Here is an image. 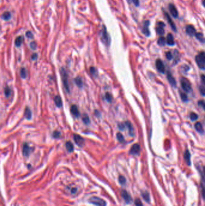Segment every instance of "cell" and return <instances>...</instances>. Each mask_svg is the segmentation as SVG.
<instances>
[{"mask_svg":"<svg viewBox=\"0 0 205 206\" xmlns=\"http://www.w3.org/2000/svg\"><path fill=\"white\" fill-rule=\"evenodd\" d=\"M100 36H101V39L102 42L106 46H110V38L109 36V34L107 31L106 27L103 25V28H102V30L101 31L100 33Z\"/></svg>","mask_w":205,"mask_h":206,"instance_id":"6da1fadb","label":"cell"},{"mask_svg":"<svg viewBox=\"0 0 205 206\" xmlns=\"http://www.w3.org/2000/svg\"><path fill=\"white\" fill-rule=\"evenodd\" d=\"M196 62L201 69L205 68V56L204 52H201L196 57Z\"/></svg>","mask_w":205,"mask_h":206,"instance_id":"7a4b0ae2","label":"cell"},{"mask_svg":"<svg viewBox=\"0 0 205 206\" xmlns=\"http://www.w3.org/2000/svg\"><path fill=\"white\" fill-rule=\"evenodd\" d=\"M89 202L96 206H106L107 205L105 201L98 196H92L89 199Z\"/></svg>","mask_w":205,"mask_h":206,"instance_id":"3957f363","label":"cell"},{"mask_svg":"<svg viewBox=\"0 0 205 206\" xmlns=\"http://www.w3.org/2000/svg\"><path fill=\"white\" fill-rule=\"evenodd\" d=\"M180 83L182 89L186 92H190L192 90V87L191 83L187 78L182 77L180 80Z\"/></svg>","mask_w":205,"mask_h":206,"instance_id":"277c9868","label":"cell"},{"mask_svg":"<svg viewBox=\"0 0 205 206\" xmlns=\"http://www.w3.org/2000/svg\"><path fill=\"white\" fill-rule=\"evenodd\" d=\"M61 78H62L63 83L64 87L65 89L67 92H69V85L68 82V75H67V72L64 69H62L61 70Z\"/></svg>","mask_w":205,"mask_h":206,"instance_id":"5b68a950","label":"cell"},{"mask_svg":"<svg viewBox=\"0 0 205 206\" xmlns=\"http://www.w3.org/2000/svg\"><path fill=\"white\" fill-rule=\"evenodd\" d=\"M74 139L75 143L79 147H83L84 145V139L81 136L76 134H74Z\"/></svg>","mask_w":205,"mask_h":206,"instance_id":"8992f818","label":"cell"},{"mask_svg":"<svg viewBox=\"0 0 205 206\" xmlns=\"http://www.w3.org/2000/svg\"><path fill=\"white\" fill-rule=\"evenodd\" d=\"M158 26L156 27V32L159 35H163L164 34V27L165 24L163 22H158L157 24Z\"/></svg>","mask_w":205,"mask_h":206,"instance_id":"52a82bcc","label":"cell"},{"mask_svg":"<svg viewBox=\"0 0 205 206\" xmlns=\"http://www.w3.org/2000/svg\"><path fill=\"white\" fill-rule=\"evenodd\" d=\"M140 152V147L138 144H134L130 149V154L132 155H138Z\"/></svg>","mask_w":205,"mask_h":206,"instance_id":"ba28073f","label":"cell"},{"mask_svg":"<svg viewBox=\"0 0 205 206\" xmlns=\"http://www.w3.org/2000/svg\"><path fill=\"white\" fill-rule=\"evenodd\" d=\"M121 197L123 198L125 202L127 203H130L132 201V198L129 193L126 190H122L121 192Z\"/></svg>","mask_w":205,"mask_h":206,"instance_id":"9c48e42d","label":"cell"},{"mask_svg":"<svg viewBox=\"0 0 205 206\" xmlns=\"http://www.w3.org/2000/svg\"><path fill=\"white\" fill-rule=\"evenodd\" d=\"M156 67L157 68L158 71L161 73L165 72V66L164 65L163 62L160 59L156 60Z\"/></svg>","mask_w":205,"mask_h":206,"instance_id":"30bf717a","label":"cell"},{"mask_svg":"<svg viewBox=\"0 0 205 206\" xmlns=\"http://www.w3.org/2000/svg\"><path fill=\"white\" fill-rule=\"evenodd\" d=\"M150 25L149 21H145L144 22L143 24V33L145 34L146 36H149L150 33L149 29V26Z\"/></svg>","mask_w":205,"mask_h":206,"instance_id":"8fae6325","label":"cell"},{"mask_svg":"<svg viewBox=\"0 0 205 206\" xmlns=\"http://www.w3.org/2000/svg\"><path fill=\"white\" fill-rule=\"evenodd\" d=\"M186 32L190 36H194L196 33V30L193 25H188L186 27Z\"/></svg>","mask_w":205,"mask_h":206,"instance_id":"7c38bea8","label":"cell"},{"mask_svg":"<svg viewBox=\"0 0 205 206\" xmlns=\"http://www.w3.org/2000/svg\"><path fill=\"white\" fill-rule=\"evenodd\" d=\"M168 7L169 10L170 11V13L171 14L173 17H174L175 18H177L178 17V11L176 7H175L173 4H170L169 5Z\"/></svg>","mask_w":205,"mask_h":206,"instance_id":"4fadbf2b","label":"cell"},{"mask_svg":"<svg viewBox=\"0 0 205 206\" xmlns=\"http://www.w3.org/2000/svg\"><path fill=\"white\" fill-rule=\"evenodd\" d=\"M164 14H165V16H166V17L167 18V20L169 24H170V25L171 26V29L173 30V31H177V29H176V25H175V23H174V22L173 21V20H171V18H170V15H168V14L167 13L165 12L164 11Z\"/></svg>","mask_w":205,"mask_h":206,"instance_id":"5bb4252c","label":"cell"},{"mask_svg":"<svg viewBox=\"0 0 205 206\" xmlns=\"http://www.w3.org/2000/svg\"><path fill=\"white\" fill-rule=\"evenodd\" d=\"M70 112H71L72 114L74 115L75 117L78 118L79 117V115H80V113H79V110H78L77 106H75V105H73V106H71L70 107Z\"/></svg>","mask_w":205,"mask_h":206,"instance_id":"9a60e30c","label":"cell"},{"mask_svg":"<svg viewBox=\"0 0 205 206\" xmlns=\"http://www.w3.org/2000/svg\"><path fill=\"white\" fill-rule=\"evenodd\" d=\"M167 78L168 80L169 83H170L171 86L174 88L176 86V81L175 80V79L174 78V77H173V75H171V74L170 72H168L167 74Z\"/></svg>","mask_w":205,"mask_h":206,"instance_id":"2e32d148","label":"cell"},{"mask_svg":"<svg viewBox=\"0 0 205 206\" xmlns=\"http://www.w3.org/2000/svg\"><path fill=\"white\" fill-rule=\"evenodd\" d=\"M125 125H126V127L128 128L129 134H130L131 136H134V128H133V126L131 123H130L129 121H126V122H125Z\"/></svg>","mask_w":205,"mask_h":206,"instance_id":"e0dca14e","label":"cell"},{"mask_svg":"<svg viewBox=\"0 0 205 206\" xmlns=\"http://www.w3.org/2000/svg\"><path fill=\"white\" fill-rule=\"evenodd\" d=\"M166 42L167 45L170 46H173L175 45V40H174L173 36L172 35V34H171V33L168 34L167 36Z\"/></svg>","mask_w":205,"mask_h":206,"instance_id":"ac0fdd59","label":"cell"},{"mask_svg":"<svg viewBox=\"0 0 205 206\" xmlns=\"http://www.w3.org/2000/svg\"><path fill=\"white\" fill-rule=\"evenodd\" d=\"M184 159H185L186 164L188 166H190L191 164V154L188 149L186 150L185 153H184Z\"/></svg>","mask_w":205,"mask_h":206,"instance_id":"d6986e66","label":"cell"},{"mask_svg":"<svg viewBox=\"0 0 205 206\" xmlns=\"http://www.w3.org/2000/svg\"><path fill=\"white\" fill-rule=\"evenodd\" d=\"M194 127H195L196 130H197L198 133H201V134L203 133V132H204V130H203V125H202V124H201L200 122H196V123L195 124V125H194Z\"/></svg>","mask_w":205,"mask_h":206,"instance_id":"ffe728a7","label":"cell"},{"mask_svg":"<svg viewBox=\"0 0 205 206\" xmlns=\"http://www.w3.org/2000/svg\"><path fill=\"white\" fill-rule=\"evenodd\" d=\"M23 154L26 157H28L29 154V147L27 144H24L23 146Z\"/></svg>","mask_w":205,"mask_h":206,"instance_id":"44dd1931","label":"cell"},{"mask_svg":"<svg viewBox=\"0 0 205 206\" xmlns=\"http://www.w3.org/2000/svg\"><path fill=\"white\" fill-rule=\"evenodd\" d=\"M54 102L56 103V105L58 107H61L62 106V101H61V98L59 96H56L54 98Z\"/></svg>","mask_w":205,"mask_h":206,"instance_id":"7402d4cb","label":"cell"},{"mask_svg":"<svg viewBox=\"0 0 205 206\" xmlns=\"http://www.w3.org/2000/svg\"><path fill=\"white\" fill-rule=\"evenodd\" d=\"M66 149H67V151H68L69 152H70V153H71V152H72L73 151H74V145H73V144L71 142H70V141L67 142L66 144Z\"/></svg>","mask_w":205,"mask_h":206,"instance_id":"603a6c76","label":"cell"},{"mask_svg":"<svg viewBox=\"0 0 205 206\" xmlns=\"http://www.w3.org/2000/svg\"><path fill=\"white\" fill-rule=\"evenodd\" d=\"M141 196H143V199L147 202V203H149L150 201V198L149 194L147 192H142Z\"/></svg>","mask_w":205,"mask_h":206,"instance_id":"cb8c5ba5","label":"cell"},{"mask_svg":"<svg viewBox=\"0 0 205 206\" xmlns=\"http://www.w3.org/2000/svg\"><path fill=\"white\" fill-rule=\"evenodd\" d=\"M75 82L79 88H82V87H83V80H82L81 78L79 77H76V78L75 79Z\"/></svg>","mask_w":205,"mask_h":206,"instance_id":"d4e9b609","label":"cell"},{"mask_svg":"<svg viewBox=\"0 0 205 206\" xmlns=\"http://www.w3.org/2000/svg\"><path fill=\"white\" fill-rule=\"evenodd\" d=\"M195 36L196 37L197 39H198L199 41H200L202 43H204L205 42V39L204 36H203V34H202V33H196Z\"/></svg>","mask_w":205,"mask_h":206,"instance_id":"484cf974","label":"cell"},{"mask_svg":"<svg viewBox=\"0 0 205 206\" xmlns=\"http://www.w3.org/2000/svg\"><path fill=\"white\" fill-rule=\"evenodd\" d=\"M24 115H25V118H26L27 119H30L31 118V112L30 109H29L28 107H27V108H25Z\"/></svg>","mask_w":205,"mask_h":206,"instance_id":"4316f807","label":"cell"},{"mask_svg":"<svg viewBox=\"0 0 205 206\" xmlns=\"http://www.w3.org/2000/svg\"><path fill=\"white\" fill-rule=\"evenodd\" d=\"M2 17L6 21H9L11 18V14H10L9 11H6V12H4L2 14Z\"/></svg>","mask_w":205,"mask_h":206,"instance_id":"83f0119b","label":"cell"},{"mask_svg":"<svg viewBox=\"0 0 205 206\" xmlns=\"http://www.w3.org/2000/svg\"><path fill=\"white\" fill-rule=\"evenodd\" d=\"M23 42V38L22 36H19L15 40V45L17 47H20Z\"/></svg>","mask_w":205,"mask_h":206,"instance_id":"f1b7e54d","label":"cell"},{"mask_svg":"<svg viewBox=\"0 0 205 206\" xmlns=\"http://www.w3.org/2000/svg\"><path fill=\"white\" fill-rule=\"evenodd\" d=\"M166 43V40L164 37H160L159 38L158 40V44L160 46H164L165 45Z\"/></svg>","mask_w":205,"mask_h":206,"instance_id":"f546056e","label":"cell"},{"mask_svg":"<svg viewBox=\"0 0 205 206\" xmlns=\"http://www.w3.org/2000/svg\"><path fill=\"white\" fill-rule=\"evenodd\" d=\"M83 122H84V124H86V125H88V124H90V122L89 117H88V116L87 114H84V115H83Z\"/></svg>","mask_w":205,"mask_h":206,"instance_id":"4dcf8cb0","label":"cell"},{"mask_svg":"<svg viewBox=\"0 0 205 206\" xmlns=\"http://www.w3.org/2000/svg\"><path fill=\"white\" fill-rule=\"evenodd\" d=\"M117 140H119L120 143L125 142V138H124L123 136L122 135V134L120 133H118L117 134Z\"/></svg>","mask_w":205,"mask_h":206,"instance_id":"1f68e13d","label":"cell"},{"mask_svg":"<svg viewBox=\"0 0 205 206\" xmlns=\"http://www.w3.org/2000/svg\"><path fill=\"white\" fill-rule=\"evenodd\" d=\"M90 72L91 74L93 75L94 77H96L98 75V70L96 69V68H95L94 67H91L90 69Z\"/></svg>","mask_w":205,"mask_h":206,"instance_id":"d6a6232c","label":"cell"},{"mask_svg":"<svg viewBox=\"0 0 205 206\" xmlns=\"http://www.w3.org/2000/svg\"><path fill=\"white\" fill-rule=\"evenodd\" d=\"M198 115H197L196 113H194V112H192V113H191L190 115H189V118H190V119L193 121H196V120H197V119H198Z\"/></svg>","mask_w":205,"mask_h":206,"instance_id":"836d02e7","label":"cell"},{"mask_svg":"<svg viewBox=\"0 0 205 206\" xmlns=\"http://www.w3.org/2000/svg\"><path fill=\"white\" fill-rule=\"evenodd\" d=\"M4 93H5V95H6V97H7V98H8V97H9L10 96V95H11V89H10L8 86H7V87H6V88H5Z\"/></svg>","mask_w":205,"mask_h":206,"instance_id":"e575fe53","label":"cell"},{"mask_svg":"<svg viewBox=\"0 0 205 206\" xmlns=\"http://www.w3.org/2000/svg\"><path fill=\"white\" fill-rule=\"evenodd\" d=\"M20 74V76H21V77L23 78H25L27 77V71L25 68L21 69Z\"/></svg>","mask_w":205,"mask_h":206,"instance_id":"d590c367","label":"cell"},{"mask_svg":"<svg viewBox=\"0 0 205 206\" xmlns=\"http://www.w3.org/2000/svg\"><path fill=\"white\" fill-rule=\"evenodd\" d=\"M105 99H107V101L108 103H111L112 100V96L110 93H106Z\"/></svg>","mask_w":205,"mask_h":206,"instance_id":"8d00e7d4","label":"cell"},{"mask_svg":"<svg viewBox=\"0 0 205 206\" xmlns=\"http://www.w3.org/2000/svg\"><path fill=\"white\" fill-rule=\"evenodd\" d=\"M180 98H181V99H182L183 101L186 102L188 101V97H187L186 93H183V92H180Z\"/></svg>","mask_w":205,"mask_h":206,"instance_id":"74e56055","label":"cell"},{"mask_svg":"<svg viewBox=\"0 0 205 206\" xmlns=\"http://www.w3.org/2000/svg\"><path fill=\"white\" fill-rule=\"evenodd\" d=\"M119 181L121 185H125V184L126 183V180L123 176L120 175V176H119Z\"/></svg>","mask_w":205,"mask_h":206,"instance_id":"f35d334b","label":"cell"},{"mask_svg":"<svg viewBox=\"0 0 205 206\" xmlns=\"http://www.w3.org/2000/svg\"><path fill=\"white\" fill-rule=\"evenodd\" d=\"M135 204L136 206H143L141 201L139 198H137L135 200Z\"/></svg>","mask_w":205,"mask_h":206,"instance_id":"ab89813d","label":"cell"},{"mask_svg":"<svg viewBox=\"0 0 205 206\" xmlns=\"http://www.w3.org/2000/svg\"><path fill=\"white\" fill-rule=\"evenodd\" d=\"M166 54V57H167V59L168 60H170L172 59V58H173V56H172V54H171V52H170V51L167 52Z\"/></svg>","mask_w":205,"mask_h":206,"instance_id":"60d3db41","label":"cell"},{"mask_svg":"<svg viewBox=\"0 0 205 206\" xmlns=\"http://www.w3.org/2000/svg\"><path fill=\"white\" fill-rule=\"evenodd\" d=\"M30 47L32 49H36L37 48V44L35 42H32L30 43Z\"/></svg>","mask_w":205,"mask_h":206,"instance_id":"b9f144b4","label":"cell"},{"mask_svg":"<svg viewBox=\"0 0 205 206\" xmlns=\"http://www.w3.org/2000/svg\"><path fill=\"white\" fill-rule=\"evenodd\" d=\"M61 136V133L59 131H55L53 133V137L54 138H58Z\"/></svg>","mask_w":205,"mask_h":206,"instance_id":"7bdbcfd3","label":"cell"},{"mask_svg":"<svg viewBox=\"0 0 205 206\" xmlns=\"http://www.w3.org/2000/svg\"><path fill=\"white\" fill-rule=\"evenodd\" d=\"M130 1H131L132 3H134V4L135 5L136 7H138L140 5V1L139 0H129Z\"/></svg>","mask_w":205,"mask_h":206,"instance_id":"ee69618b","label":"cell"},{"mask_svg":"<svg viewBox=\"0 0 205 206\" xmlns=\"http://www.w3.org/2000/svg\"><path fill=\"white\" fill-rule=\"evenodd\" d=\"M205 89L204 86H202L200 87V93H202V95L203 96H205Z\"/></svg>","mask_w":205,"mask_h":206,"instance_id":"f6af8a7d","label":"cell"},{"mask_svg":"<svg viewBox=\"0 0 205 206\" xmlns=\"http://www.w3.org/2000/svg\"><path fill=\"white\" fill-rule=\"evenodd\" d=\"M26 36L28 38H29V39H32L33 38V35L32 34V33L31 31H27L26 32Z\"/></svg>","mask_w":205,"mask_h":206,"instance_id":"bcb514c9","label":"cell"},{"mask_svg":"<svg viewBox=\"0 0 205 206\" xmlns=\"http://www.w3.org/2000/svg\"><path fill=\"white\" fill-rule=\"evenodd\" d=\"M198 106H200V107H202V108H203V109H205V103H204V101L202 100V101H198Z\"/></svg>","mask_w":205,"mask_h":206,"instance_id":"7dc6e473","label":"cell"},{"mask_svg":"<svg viewBox=\"0 0 205 206\" xmlns=\"http://www.w3.org/2000/svg\"><path fill=\"white\" fill-rule=\"evenodd\" d=\"M118 127H119V128L120 129V130H123L124 129H125V125H123V124H118Z\"/></svg>","mask_w":205,"mask_h":206,"instance_id":"c3c4849f","label":"cell"},{"mask_svg":"<svg viewBox=\"0 0 205 206\" xmlns=\"http://www.w3.org/2000/svg\"><path fill=\"white\" fill-rule=\"evenodd\" d=\"M31 59H32V60H36L37 59V54L36 53L33 54L31 56Z\"/></svg>","mask_w":205,"mask_h":206,"instance_id":"681fc988","label":"cell"},{"mask_svg":"<svg viewBox=\"0 0 205 206\" xmlns=\"http://www.w3.org/2000/svg\"><path fill=\"white\" fill-rule=\"evenodd\" d=\"M72 194H75L76 192V189H75V188H73L72 189Z\"/></svg>","mask_w":205,"mask_h":206,"instance_id":"f907efd6","label":"cell"},{"mask_svg":"<svg viewBox=\"0 0 205 206\" xmlns=\"http://www.w3.org/2000/svg\"><path fill=\"white\" fill-rule=\"evenodd\" d=\"M202 81H203V84H205V75H202Z\"/></svg>","mask_w":205,"mask_h":206,"instance_id":"816d5d0a","label":"cell"},{"mask_svg":"<svg viewBox=\"0 0 205 206\" xmlns=\"http://www.w3.org/2000/svg\"><path fill=\"white\" fill-rule=\"evenodd\" d=\"M203 5L205 6V0H203Z\"/></svg>","mask_w":205,"mask_h":206,"instance_id":"f5cc1de1","label":"cell"}]
</instances>
